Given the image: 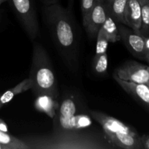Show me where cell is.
I'll return each instance as SVG.
<instances>
[{
    "mask_svg": "<svg viewBox=\"0 0 149 149\" xmlns=\"http://www.w3.org/2000/svg\"><path fill=\"white\" fill-rule=\"evenodd\" d=\"M31 88L36 96L49 95L58 99L59 92L52 61L46 49L39 42H34L32 50L29 77Z\"/></svg>",
    "mask_w": 149,
    "mask_h": 149,
    "instance_id": "obj_3",
    "label": "cell"
},
{
    "mask_svg": "<svg viewBox=\"0 0 149 149\" xmlns=\"http://www.w3.org/2000/svg\"><path fill=\"white\" fill-rule=\"evenodd\" d=\"M44 6H49L59 3V0H39Z\"/></svg>",
    "mask_w": 149,
    "mask_h": 149,
    "instance_id": "obj_24",
    "label": "cell"
},
{
    "mask_svg": "<svg viewBox=\"0 0 149 149\" xmlns=\"http://www.w3.org/2000/svg\"><path fill=\"white\" fill-rule=\"evenodd\" d=\"M0 143L8 149H30V147L22 139H18L8 132L2 131H0Z\"/></svg>",
    "mask_w": 149,
    "mask_h": 149,
    "instance_id": "obj_17",
    "label": "cell"
},
{
    "mask_svg": "<svg viewBox=\"0 0 149 149\" xmlns=\"http://www.w3.org/2000/svg\"><path fill=\"white\" fill-rule=\"evenodd\" d=\"M100 29L106 35L109 42L115 43L120 40V36L118 30V26H116V22L109 15L108 13L106 20Z\"/></svg>",
    "mask_w": 149,
    "mask_h": 149,
    "instance_id": "obj_16",
    "label": "cell"
},
{
    "mask_svg": "<svg viewBox=\"0 0 149 149\" xmlns=\"http://www.w3.org/2000/svg\"><path fill=\"white\" fill-rule=\"evenodd\" d=\"M1 107H2V106H1V104H0V109H1Z\"/></svg>",
    "mask_w": 149,
    "mask_h": 149,
    "instance_id": "obj_31",
    "label": "cell"
},
{
    "mask_svg": "<svg viewBox=\"0 0 149 149\" xmlns=\"http://www.w3.org/2000/svg\"><path fill=\"white\" fill-rule=\"evenodd\" d=\"M124 17L125 25L139 31L141 25V4L138 0H128Z\"/></svg>",
    "mask_w": 149,
    "mask_h": 149,
    "instance_id": "obj_11",
    "label": "cell"
},
{
    "mask_svg": "<svg viewBox=\"0 0 149 149\" xmlns=\"http://www.w3.org/2000/svg\"><path fill=\"white\" fill-rule=\"evenodd\" d=\"M93 124L90 115L80 113L71 117L63 118L55 116L53 118V131L79 130Z\"/></svg>",
    "mask_w": 149,
    "mask_h": 149,
    "instance_id": "obj_9",
    "label": "cell"
},
{
    "mask_svg": "<svg viewBox=\"0 0 149 149\" xmlns=\"http://www.w3.org/2000/svg\"><path fill=\"white\" fill-rule=\"evenodd\" d=\"M108 45H109V41L102 29H100L97 35V44H96V51L95 57H98L99 55L107 52Z\"/></svg>",
    "mask_w": 149,
    "mask_h": 149,
    "instance_id": "obj_20",
    "label": "cell"
},
{
    "mask_svg": "<svg viewBox=\"0 0 149 149\" xmlns=\"http://www.w3.org/2000/svg\"><path fill=\"white\" fill-rule=\"evenodd\" d=\"M74 0H68V7L67 8L70 10H73V4H74Z\"/></svg>",
    "mask_w": 149,
    "mask_h": 149,
    "instance_id": "obj_26",
    "label": "cell"
},
{
    "mask_svg": "<svg viewBox=\"0 0 149 149\" xmlns=\"http://www.w3.org/2000/svg\"><path fill=\"white\" fill-rule=\"evenodd\" d=\"M139 32L144 36H149V1L141 4V25Z\"/></svg>",
    "mask_w": 149,
    "mask_h": 149,
    "instance_id": "obj_18",
    "label": "cell"
},
{
    "mask_svg": "<svg viewBox=\"0 0 149 149\" xmlns=\"http://www.w3.org/2000/svg\"><path fill=\"white\" fill-rule=\"evenodd\" d=\"M96 0H81V10L82 15V23L85 22L89 14L94 7Z\"/></svg>",
    "mask_w": 149,
    "mask_h": 149,
    "instance_id": "obj_21",
    "label": "cell"
},
{
    "mask_svg": "<svg viewBox=\"0 0 149 149\" xmlns=\"http://www.w3.org/2000/svg\"><path fill=\"white\" fill-rule=\"evenodd\" d=\"M113 77L115 81L126 93L149 107V87L148 84L125 81L119 78L115 74H113Z\"/></svg>",
    "mask_w": 149,
    "mask_h": 149,
    "instance_id": "obj_10",
    "label": "cell"
},
{
    "mask_svg": "<svg viewBox=\"0 0 149 149\" xmlns=\"http://www.w3.org/2000/svg\"><path fill=\"white\" fill-rule=\"evenodd\" d=\"M85 109H81L78 100L75 96H68L62 100L55 116L59 117L67 118L75 116L81 113V111Z\"/></svg>",
    "mask_w": 149,
    "mask_h": 149,
    "instance_id": "obj_13",
    "label": "cell"
},
{
    "mask_svg": "<svg viewBox=\"0 0 149 149\" xmlns=\"http://www.w3.org/2000/svg\"><path fill=\"white\" fill-rule=\"evenodd\" d=\"M145 56L146 61L149 63V36H145Z\"/></svg>",
    "mask_w": 149,
    "mask_h": 149,
    "instance_id": "obj_23",
    "label": "cell"
},
{
    "mask_svg": "<svg viewBox=\"0 0 149 149\" xmlns=\"http://www.w3.org/2000/svg\"><path fill=\"white\" fill-rule=\"evenodd\" d=\"M42 17L52 41L67 68H80L81 37L72 10L58 4L42 7Z\"/></svg>",
    "mask_w": 149,
    "mask_h": 149,
    "instance_id": "obj_1",
    "label": "cell"
},
{
    "mask_svg": "<svg viewBox=\"0 0 149 149\" xmlns=\"http://www.w3.org/2000/svg\"><path fill=\"white\" fill-rule=\"evenodd\" d=\"M0 131H2V132H9V129H8V127H7V125L4 122V121H3L1 119H0Z\"/></svg>",
    "mask_w": 149,
    "mask_h": 149,
    "instance_id": "obj_25",
    "label": "cell"
},
{
    "mask_svg": "<svg viewBox=\"0 0 149 149\" xmlns=\"http://www.w3.org/2000/svg\"><path fill=\"white\" fill-rule=\"evenodd\" d=\"M94 69L97 74H106L109 65V59H108L107 52L99 55L98 57H95L93 60Z\"/></svg>",
    "mask_w": 149,
    "mask_h": 149,
    "instance_id": "obj_19",
    "label": "cell"
},
{
    "mask_svg": "<svg viewBox=\"0 0 149 149\" xmlns=\"http://www.w3.org/2000/svg\"><path fill=\"white\" fill-rule=\"evenodd\" d=\"M128 0H104L107 13L116 23L125 24V12Z\"/></svg>",
    "mask_w": 149,
    "mask_h": 149,
    "instance_id": "obj_14",
    "label": "cell"
},
{
    "mask_svg": "<svg viewBox=\"0 0 149 149\" xmlns=\"http://www.w3.org/2000/svg\"><path fill=\"white\" fill-rule=\"evenodd\" d=\"M138 1H140L141 4H143V3H145V2H146V1H149V0H138Z\"/></svg>",
    "mask_w": 149,
    "mask_h": 149,
    "instance_id": "obj_28",
    "label": "cell"
},
{
    "mask_svg": "<svg viewBox=\"0 0 149 149\" xmlns=\"http://www.w3.org/2000/svg\"><path fill=\"white\" fill-rule=\"evenodd\" d=\"M141 143H142L143 148L149 149V135H143L141 136Z\"/></svg>",
    "mask_w": 149,
    "mask_h": 149,
    "instance_id": "obj_22",
    "label": "cell"
},
{
    "mask_svg": "<svg viewBox=\"0 0 149 149\" xmlns=\"http://www.w3.org/2000/svg\"><path fill=\"white\" fill-rule=\"evenodd\" d=\"M107 16V10L104 0H96L94 7L83 23L89 38L93 40L97 38L99 30Z\"/></svg>",
    "mask_w": 149,
    "mask_h": 149,
    "instance_id": "obj_8",
    "label": "cell"
},
{
    "mask_svg": "<svg viewBox=\"0 0 149 149\" xmlns=\"http://www.w3.org/2000/svg\"><path fill=\"white\" fill-rule=\"evenodd\" d=\"M0 149H8L7 148V147H6L5 146L2 145V144L0 143Z\"/></svg>",
    "mask_w": 149,
    "mask_h": 149,
    "instance_id": "obj_27",
    "label": "cell"
},
{
    "mask_svg": "<svg viewBox=\"0 0 149 149\" xmlns=\"http://www.w3.org/2000/svg\"><path fill=\"white\" fill-rule=\"evenodd\" d=\"M30 149H104L115 148L106 135L100 137L81 130L53 131L45 136L22 139Z\"/></svg>",
    "mask_w": 149,
    "mask_h": 149,
    "instance_id": "obj_2",
    "label": "cell"
},
{
    "mask_svg": "<svg viewBox=\"0 0 149 149\" xmlns=\"http://www.w3.org/2000/svg\"><path fill=\"white\" fill-rule=\"evenodd\" d=\"M19 23L31 41L40 33L35 0H8Z\"/></svg>",
    "mask_w": 149,
    "mask_h": 149,
    "instance_id": "obj_5",
    "label": "cell"
},
{
    "mask_svg": "<svg viewBox=\"0 0 149 149\" xmlns=\"http://www.w3.org/2000/svg\"><path fill=\"white\" fill-rule=\"evenodd\" d=\"M8 0H0V6L1 5V4H3L4 2H5V1H7Z\"/></svg>",
    "mask_w": 149,
    "mask_h": 149,
    "instance_id": "obj_29",
    "label": "cell"
},
{
    "mask_svg": "<svg viewBox=\"0 0 149 149\" xmlns=\"http://www.w3.org/2000/svg\"><path fill=\"white\" fill-rule=\"evenodd\" d=\"M120 40L122 41L128 50L137 58L146 60L145 36L139 31L133 30L121 23L118 26Z\"/></svg>",
    "mask_w": 149,
    "mask_h": 149,
    "instance_id": "obj_6",
    "label": "cell"
},
{
    "mask_svg": "<svg viewBox=\"0 0 149 149\" xmlns=\"http://www.w3.org/2000/svg\"><path fill=\"white\" fill-rule=\"evenodd\" d=\"M36 97L34 103L35 108L53 119L59 108V103L57 99L49 95H41Z\"/></svg>",
    "mask_w": 149,
    "mask_h": 149,
    "instance_id": "obj_12",
    "label": "cell"
},
{
    "mask_svg": "<svg viewBox=\"0 0 149 149\" xmlns=\"http://www.w3.org/2000/svg\"><path fill=\"white\" fill-rule=\"evenodd\" d=\"M148 87H149V83L148 84Z\"/></svg>",
    "mask_w": 149,
    "mask_h": 149,
    "instance_id": "obj_32",
    "label": "cell"
},
{
    "mask_svg": "<svg viewBox=\"0 0 149 149\" xmlns=\"http://www.w3.org/2000/svg\"><path fill=\"white\" fill-rule=\"evenodd\" d=\"M31 88V81L30 79H26L20 83H19L18 84L15 86L14 87L7 90L2 95H0V104L3 106L4 105L11 101L15 96L22 93H24V92L30 90Z\"/></svg>",
    "mask_w": 149,
    "mask_h": 149,
    "instance_id": "obj_15",
    "label": "cell"
},
{
    "mask_svg": "<svg viewBox=\"0 0 149 149\" xmlns=\"http://www.w3.org/2000/svg\"><path fill=\"white\" fill-rule=\"evenodd\" d=\"M1 17H2V15H1V12H0V20H1Z\"/></svg>",
    "mask_w": 149,
    "mask_h": 149,
    "instance_id": "obj_30",
    "label": "cell"
},
{
    "mask_svg": "<svg viewBox=\"0 0 149 149\" xmlns=\"http://www.w3.org/2000/svg\"><path fill=\"white\" fill-rule=\"evenodd\" d=\"M114 74L121 79L135 83H149V66L129 61L119 66Z\"/></svg>",
    "mask_w": 149,
    "mask_h": 149,
    "instance_id": "obj_7",
    "label": "cell"
},
{
    "mask_svg": "<svg viewBox=\"0 0 149 149\" xmlns=\"http://www.w3.org/2000/svg\"><path fill=\"white\" fill-rule=\"evenodd\" d=\"M90 115L102 127L106 138L115 148L143 149L141 136L133 128L102 112L90 111Z\"/></svg>",
    "mask_w": 149,
    "mask_h": 149,
    "instance_id": "obj_4",
    "label": "cell"
}]
</instances>
